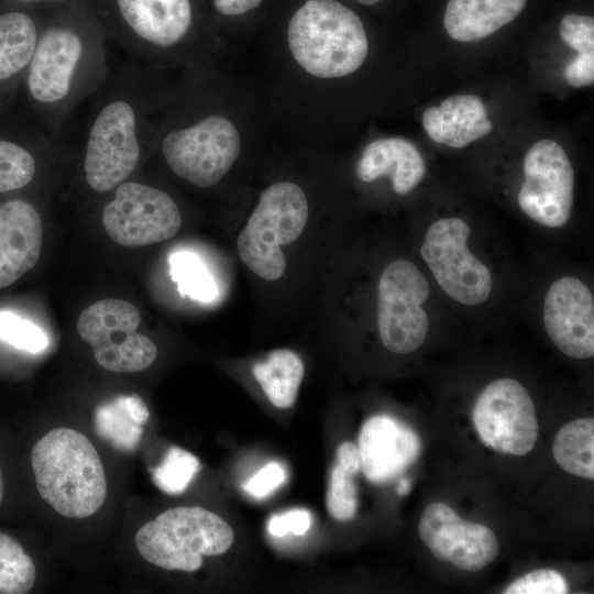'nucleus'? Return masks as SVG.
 I'll return each mask as SVG.
<instances>
[{
  "instance_id": "nucleus-1",
  "label": "nucleus",
  "mask_w": 594,
  "mask_h": 594,
  "mask_svg": "<svg viewBox=\"0 0 594 594\" xmlns=\"http://www.w3.org/2000/svg\"><path fill=\"white\" fill-rule=\"evenodd\" d=\"M78 107L86 110L78 135L84 179L94 193H110L136 170L151 138L139 61L110 65L101 85Z\"/></svg>"
},
{
  "instance_id": "nucleus-2",
  "label": "nucleus",
  "mask_w": 594,
  "mask_h": 594,
  "mask_svg": "<svg viewBox=\"0 0 594 594\" xmlns=\"http://www.w3.org/2000/svg\"><path fill=\"white\" fill-rule=\"evenodd\" d=\"M101 35L75 25L41 31L25 72V87L44 135L54 140L74 110L105 80L110 61Z\"/></svg>"
},
{
  "instance_id": "nucleus-3",
  "label": "nucleus",
  "mask_w": 594,
  "mask_h": 594,
  "mask_svg": "<svg viewBox=\"0 0 594 594\" xmlns=\"http://www.w3.org/2000/svg\"><path fill=\"white\" fill-rule=\"evenodd\" d=\"M31 464L40 496L62 516L87 518L103 505V464L81 432L64 427L48 431L34 444Z\"/></svg>"
},
{
  "instance_id": "nucleus-4",
  "label": "nucleus",
  "mask_w": 594,
  "mask_h": 594,
  "mask_svg": "<svg viewBox=\"0 0 594 594\" xmlns=\"http://www.w3.org/2000/svg\"><path fill=\"white\" fill-rule=\"evenodd\" d=\"M287 38L295 61L319 78L356 72L369 51L360 16L336 0L306 1L290 19Z\"/></svg>"
},
{
  "instance_id": "nucleus-5",
  "label": "nucleus",
  "mask_w": 594,
  "mask_h": 594,
  "mask_svg": "<svg viewBox=\"0 0 594 594\" xmlns=\"http://www.w3.org/2000/svg\"><path fill=\"white\" fill-rule=\"evenodd\" d=\"M234 534L217 514L201 507H175L161 513L135 535L140 554L165 570L194 572L204 556H219L232 546Z\"/></svg>"
},
{
  "instance_id": "nucleus-6",
  "label": "nucleus",
  "mask_w": 594,
  "mask_h": 594,
  "mask_svg": "<svg viewBox=\"0 0 594 594\" xmlns=\"http://www.w3.org/2000/svg\"><path fill=\"white\" fill-rule=\"evenodd\" d=\"M308 215V201L298 185L277 182L267 187L237 240L243 264L262 279L282 278L287 262L280 246L301 235Z\"/></svg>"
},
{
  "instance_id": "nucleus-7",
  "label": "nucleus",
  "mask_w": 594,
  "mask_h": 594,
  "mask_svg": "<svg viewBox=\"0 0 594 594\" xmlns=\"http://www.w3.org/2000/svg\"><path fill=\"white\" fill-rule=\"evenodd\" d=\"M160 150L176 176L199 188H209L235 163L241 136L228 118L210 114L164 133Z\"/></svg>"
},
{
  "instance_id": "nucleus-8",
  "label": "nucleus",
  "mask_w": 594,
  "mask_h": 594,
  "mask_svg": "<svg viewBox=\"0 0 594 594\" xmlns=\"http://www.w3.org/2000/svg\"><path fill=\"white\" fill-rule=\"evenodd\" d=\"M139 309L123 299L99 300L80 314L77 331L91 345L97 363L110 372L134 373L150 367L157 355L155 343L138 332Z\"/></svg>"
},
{
  "instance_id": "nucleus-9",
  "label": "nucleus",
  "mask_w": 594,
  "mask_h": 594,
  "mask_svg": "<svg viewBox=\"0 0 594 594\" xmlns=\"http://www.w3.org/2000/svg\"><path fill=\"white\" fill-rule=\"evenodd\" d=\"M429 290L428 280L414 263L397 260L385 267L377 288V329L388 351L408 354L424 343L429 318L422 304Z\"/></svg>"
},
{
  "instance_id": "nucleus-10",
  "label": "nucleus",
  "mask_w": 594,
  "mask_h": 594,
  "mask_svg": "<svg viewBox=\"0 0 594 594\" xmlns=\"http://www.w3.org/2000/svg\"><path fill=\"white\" fill-rule=\"evenodd\" d=\"M469 224L461 218H442L426 232L420 253L443 292L460 304H483L492 292L487 266L468 248Z\"/></svg>"
},
{
  "instance_id": "nucleus-11",
  "label": "nucleus",
  "mask_w": 594,
  "mask_h": 594,
  "mask_svg": "<svg viewBox=\"0 0 594 594\" xmlns=\"http://www.w3.org/2000/svg\"><path fill=\"white\" fill-rule=\"evenodd\" d=\"M102 209V224L118 244L138 248L174 237L182 227L177 204L164 190L125 180Z\"/></svg>"
},
{
  "instance_id": "nucleus-12",
  "label": "nucleus",
  "mask_w": 594,
  "mask_h": 594,
  "mask_svg": "<svg viewBox=\"0 0 594 594\" xmlns=\"http://www.w3.org/2000/svg\"><path fill=\"white\" fill-rule=\"evenodd\" d=\"M472 420L481 441L499 453L525 455L537 442L534 402L514 378L490 383L474 404Z\"/></svg>"
},
{
  "instance_id": "nucleus-13",
  "label": "nucleus",
  "mask_w": 594,
  "mask_h": 594,
  "mask_svg": "<svg viewBox=\"0 0 594 594\" xmlns=\"http://www.w3.org/2000/svg\"><path fill=\"white\" fill-rule=\"evenodd\" d=\"M524 175L517 196L522 212L548 228L565 226L573 206L574 172L563 147L551 140L536 142L525 155Z\"/></svg>"
},
{
  "instance_id": "nucleus-14",
  "label": "nucleus",
  "mask_w": 594,
  "mask_h": 594,
  "mask_svg": "<svg viewBox=\"0 0 594 594\" xmlns=\"http://www.w3.org/2000/svg\"><path fill=\"white\" fill-rule=\"evenodd\" d=\"M418 534L438 560L468 572L483 570L499 552L498 540L488 527L462 519L441 502L426 507Z\"/></svg>"
},
{
  "instance_id": "nucleus-15",
  "label": "nucleus",
  "mask_w": 594,
  "mask_h": 594,
  "mask_svg": "<svg viewBox=\"0 0 594 594\" xmlns=\"http://www.w3.org/2000/svg\"><path fill=\"white\" fill-rule=\"evenodd\" d=\"M543 323L565 355L579 360L594 355V298L581 279L565 276L551 284L543 300Z\"/></svg>"
},
{
  "instance_id": "nucleus-16",
  "label": "nucleus",
  "mask_w": 594,
  "mask_h": 594,
  "mask_svg": "<svg viewBox=\"0 0 594 594\" xmlns=\"http://www.w3.org/2000/svg\"><path fill=\"white\" fill-rule=\"evenodd\" d=\"M114 1L125 29L123 48L135 59L152 51L174 48L190 31V0Z\"/></svg>"
},
{
  "instance_id": "nucleus-17",
  "label": "nucleus",
  "mask_w": 594,
  "mask_h": 594,
  "mask_svg": "<svg viewBox=\"0 0 594 594\" xmlns=\"http://www.w3.org/2000/svg\"><path fill=\"white\" fill-rule=\"evenodd\" d=\"M358 443L361 470L375 484L399 476L421 451L420 438L409 426L384 415L363 424Z\"/></svg>"
},
{
  "instance_id": "nucleus-18",
  "label": "nucleus",
  "mask_w": 594,
  "mask_h": 594,
  "mask_svg": "<svg viewBox=\"0 0 594 594\" xmlns=\"http://www.w3.org/2000/svg\"><path fill=\"white\" fill-rule=\"evenodd\" d=\"M42 220L33 205L9 200L0 206V288L19 279L37 263Z\"/></svg>"
},
{
  "instance_id": "nucleus-19",
  "label": "nucleus",
  "mask_w": 594,
  "mask_h": 594,
  "mask_svg": "<svg viewBox=\"0 0 594 594\" xmlns=\"http://www.w3.org/2000/svg\"><path fill=\"white\" fill-rule=\"evenodd\" d=\"M428 136L454 148L465 147L493 131L483 100L475 95H454L422 114Z\"/></svg>"
},
{
  "instance_id": "nucleus-20",
  "label": "nucleus",
  "mask_w": 594,
  "mask_h": 594,
  "mask_svg": "<svg viewBox=\"0 0 594 594\" xmlns=\"http://www.w3.org/2000/svg\"><path fill=\"white\" fill-rule=\"evenodd\" d=\"M355 174L364 183L388 176L393 190L407 195L424 179L426 165L418 148L408 140L382 138L363 148Z\"/></svg>"
},
{
  "instance_id": "nucleus-21",
  "label": "nucleus",
  "mask_w": 594,
  "mask_h": 594,
  "mask_svg": "<svg viewBox=\"0 0 594 594\" xmlns=\"http://www.w3.org/2000/svg\"><path fill=\"white\" fill-rule=\"evenodd\" d=\"M527 0H449L443 25L458 42H474L492 35L515 20Z\"/></svg>"
},
{
  "instance_id": "nucleus-22",
  "label": "nucleus",
  "mask_w": 594,
  "mask_h": 594,
  "mask_svg": "<svg viewBox=\"0 0 594 594\" xmlns=\"http://www.w3.org/2000/svg\"><path fill=\"white\" fill-rule=\"evenodd\" d=\"M150 413L138 395H122L100 404L95 411L97 435L116 450L132 452L139 446Z\"/></svg>"
},
{
  "instance_id": "nucleus-23",
  "label": "nucleus",
  "mask_w": 594,
  "mask_h": 594,
  "mask_svg": "<svg viewBox=\"0 0 594 594\" xmlns=\"http://www.w3.org/2000/svg\"><path fill=\"white\" fill-rule=\"evenodd\" d=\"M252 372L268 400L275 407L285 409L297 398L305 367L297 353L280 349L256 362Z\"/></svg>"
},
{
  "instance_id": "nucleus-24",
  "label": "nucleus",
  "mask_w": 594,
  "mask_h": 594,
  "mask_svg": "<svg viewBox=\"0 0 594 594\" xmlns=\"http://www.w3.org/2000/svg\"><path fill=\"white\" fill-rule=\"evenodd\" d=\"M40 34L29 14L16 11L0 14V82L26 72Z\"/></svg>"
},
{
  "instance_id": "nucleus-25",
  "label": "nucleus",
  "mask_w": 594,
  "mask_h": 594,
  "mask_svg": "<svg viewBox=\"0 0 594 594\" xmlns=\"http://www.w3.org/2000/svg\"><path fill=\"white\" fill-rule=\"evenodd\" d=\"M552 453L556 462L568 473L594 479V420L576 419L557 433Z\"/></svg>"
},
{
  "instance_id": "nucleus-26",
  "label": "nucleus",
  "mask_w": 594,
  "mask_h": 594,
  "mask_svg": "<svg viewBox=\"0 0 594 594\" xmlns=\"http://www.w3.org/2000/svg\"><path fill=\"white\" fill-rule=\"evenodd\" d=\"M35 579L31 557L14 538L0 531V593H29Z\"/></svg>"
},
{
  "instance_id": "nucleus-27",
  "label": "nucleus",
  "mask_w": 594,
  "mask_h": 594,
  "mask_svg": "<svg viewBox=\"0 0 594 594\" xmlns=\"http://www.w3.org/2000/svg\"><path fill=\"white\" fill-rule=\"evenodd\" d=\"M200 469L197 457L182 448L172 447L161 464L153 469L152 477L162 492L178 495L188 487Z\"/></svg>"
},
{
  "instance_id": "nucleus-28",
  "label": "nucleus",
  "mask_w": 594,
  "mask_h": 594,
  "mask_svg": "<svg viewBox=\"0 0 594 594\" xmlns=\"http://www.w3.org/2000/svg\"><path fill=\"white\" fill-rule=\"evenodd\" d=\"M33 153L22 144L0 139V193L28 186L36 173Z\"/></svg>"
},
{
  "instance_id": "nucleus-29",
  "label": "nucleus",
  "mask_w": 594,
  "mask_h": 594,
  "mask_svg": "<svg viewBox=\"0 0 594 594\" xmlns=\"http://www.w3.org/2000/svg\"><path fill=\"white\" fill-rule=\"evenodd\" d=\"M354 476L338 464L330 472L326 503L329 514L336 520L346 521L355 516L358 490Z\"/></svg>"
},
{
  "instance_id": "nucleus-30",
  "label": "nucleus",
  "mask_w": 594,
  "mask_h": 594,
  "mask_svg": "<svg viewBox=\"0 0 594 594\" xmlns=\"http://www.w3.org/2000/svg\"><path fill=\"white\" fill-rule=\"evenodd\" d=\"M170 265L173 276L184 293L201 300H208L212 296L211 280L195 256L176 254L170 258Z\"/></svg>"
},
{
  "instance_id": "nucleus-31",
  "label": "nucleus",
  "mask_w": 594,
  "mask_h": 594,
  "mask_svg": "<svg viewBox=\"0 0 594 594\" xmlns=\"http://www.w3.org/2000/svg\"><path fill=\"white\" fill-rule=\"evenodd\" d=\"M0 339L30 352L47 346V338L37 326L9 311H0Z\"/></svg>"
},
{
  "instance_id": "nucleus-32",
  "label": "nucleus",
  "mask_w": 594,
  "mask_h": 594,
  "mask_svg": "<svg viewBox=\"0 0 594 594\" xmlns=\"http://www.w3.org/2000/svg\"><path fill=\"white\" fill-rule=\"evenodd\" d=\"M505 594H564L568 593L566 581L553 569H538L528 572L510 583Z\"/></svg>"
},
{
  "instance_id": "nucleus-33",
  "label": "nucleus",
  "mask_w": 594,
  "mask_h": 594,
  "mask_svg": "<svg viewBox=\"0 0 594 594\" xmlns=\"http://www.w3.org/2000/svg\"><path fill=\"white\" fill-rule=\"evenodd\" d=\"M559 33L564 43L579 54L594 53V19L569 13L560 22Z\"/></svg>"
},
{
  "instance_id": "nucleus-34",
  "label": "nucleus",
  "mask_w": 594,
  "mask_h": 594,
  "mask_svg": "<svg viewBox=\"0 0 594 594\" xmlns=\"http://www.w3.org/2000/svg\"><path fill=\"white\" fill-rule=\"evenodd\" d=\"M286 480L284 468L272 462L255 473L245 484V492L255 498H263L273 493Z\"/></svg>"
},
{
  "instance_id": "nucleus-35",
  "label": "nucleus",
  "mask_w": 594,
  "mask_h": 594,
  "mask_svg": "<svg viewBox=\"0 0 594 594\" xmlns=\"http://www.w3.org/2000/svg\"><path fill=\"white\" fill-rule=\"evenodd\" d=\"M310 525L311 515L308 510L292 509L272 516L267 524V530L274 537H283L287 534L302 536L308 531Z\"/></svg>"
},
{
  "instance_id": "nucleus-36",
  "label": "nucleus",
  "mask_w": 594,
  "mask_h": 594,
  "mask_svg": "<svg viewBox=\"0 0 594 594\" xmlns=\"http://www.w3.org/2000/svg\"><path fill=\"white\" fill-rule=\"evenodd\" d=\"M566 82L581 88L593 85L594 81V53L579 54L564 69Z\"/></svg>"
},
{
  "instance_id": "nucleus-37",
  "label": "nucleus",
  "mask_w": 594,
  "mask_h": 594,
  "mask_svg": "<svg viewBox=\"0 0 594 594\" xmlns=\"http://www.w3.org/2000/svg\"><path fill=\"white\" fill-rule=\"evenodd\" d=\"M336 464L356 475L361 470L358 447L349 441L341 443L337 450Z\"/></svg>"
},
{
  "instance_id": "nucleus-38",
  "label": "nucleus",
  "mask_w": 594,
  "mask_h": 594,
  "mask_svg": "<svg viewBox=\"0 0 594 594\" xmlns=\"http://www.w3.org/2000/svg\"><path fill=\"white\" fill-rule=\"evenodd\" d=\"M262 0H213L216 10L223 15H239L261 4Z\"/></svg>"
},
{
  "instance_id": "nucleus-39",
  "label": "nucleus",
  "mask_w": 594,
  "mask_h": 594,
  "mask_svg": "<svg viewBox=\"0 0 594 594\" xmlns=\"http://www.w3.org/2000/svg\"><path fill=\"white\" fill-rule=\"evenodd\" d=\"M410 491V482L407 479H402L397 485V493L400 496L407 495Z\"/></svg>"
},
{
  "instance_id": "nucleus-40",
  "label": "nucleus",
  "mask_w": 594,
  "mask_h": 594,
  "mask_svg": "<svg viewBox=\"0 0 594 594\" xmlns=\"http://www.w3.org/2000/svg\"><path fill=\"white\" fill-rule=\"evenodd\" d=\"M3 494H4V485H3L2 471H1V466H0V504L2 503Z\"/></svg>"
},
{
  "instance_id": "nucleus-41",
  "label": "nucleus",
  "mask_w": 594,
  "mask_h": 594,
  "mask_svg": "<svg viewBox=\"0 0 594 594\" xmlns=\"http://www.w3.org/2000/svg\"><path fill=\"white\" fill-rule=\"evenodd\" d=\"M355 1L364 6H373V4L378 3L382 0H355Z\"/></svg>"
},
{
  "instance_id": "nucleus-42",
  "label": "nucleus",
  "mask_w": 594,
  "mask_h": 594,
  "mask_svg": "<svg viewBox=\"0 0 594 594\" xmlns=\"http://www.w3.org/2000/svg\"><path fill=\"white\" fill-rule=\"evenodd\" d=\"M15 1L31 3V2H45V1L51 2V1H62V0H15Z\"/></svg>"
}]
</instances>
